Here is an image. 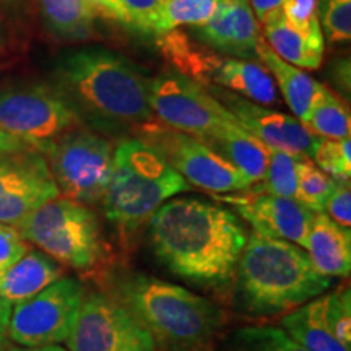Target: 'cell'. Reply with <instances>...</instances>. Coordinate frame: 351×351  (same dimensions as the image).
<instances>
[{
    "mask_svg": "<svg viewBox=\"0 0 351 351\" xmlns=\"http://www.w3.org/2000/svg\"><path fill=\"white\" fill-rule=\"evenodd\" d=\"M147 238L153 257L171 275L226 298L249 231L225 205L176 195L148 219Z\"/></svg>",
    "mask_w": 351,
    "mask_h": 351,
    "instance_id": "obj_1",
    "label": "cell"
},
{
    "mask_svg": "<svg viewBox=\"0 0 351 351\" xmlns=\"http://www.w3.org/2000/svg\"><path fill=\"white\" fill-rule=\"evenodd\" d=\"M150 80L127 57L98 46L69 52L54 69L56 90L83 125L104 137L155 119Z\"/></svg>",
    "mask_w": 351,
    "mask_h": 351,
    "instance_id": "obj_2",
    "label": "cell"
},
{
    "mask_svg": "<svg viewBox=\"0 0 351 351\" xmlns=\"http://www.w3.org/2000/svg\"><path fill=\"white\" fill-rule=\"evenodd\" d=\"M104 287L142 320L158 351H215L226 327V311L218 302L143 271L111 270Z\"/></svg>",
    "mask_w": 351,
    "mask_h": 351,
    "instance_id": "obj_3",
    "label": "cell"
},
{
    "mask_svg": "<svg viewBox=\"0 0 351 351\" xmlns=\"http://www.w3.org/2000/svg\"><path fill=\"white\" fill-rule=\"evenodd\" d=\"M332 287L333 278L320 275L300 245L252 231L228 298L241 317L265 320L283 317Z\"/></svg>",
    "mask_w": 351,
    "mask_h": 351,
    "instance_id": "obj_4",
    "label": "cell"
},
{
    "mask_svg": "<svg viewBox=\"0 0 351 351\" xmlns=\"http://www.w3.org/2000/svg\"><path fill=\"white\" fill-rule=\"evenodd\" d=\"M191 191V184L152 147L137 137H124L114 148L111 179L101 204L122 249H130L165 202Z\"/></svg>",
    "mask_w": 351,
    "mask_h": 351,
    "instance_id": "obj_5",
    "label": "cell"
},
{
    "mask_svg": "<svg viewBox=\"0 0 351 351\" xmlns=\"http://www.w3.org/2000/svg\"><path fill=\"white\" fill-rule=\"evenodd\" d=\"M29 245L69 269L91 274L106 261L104 241L98 215L88 205L65 197H56L29 213L16 226Z\"/></svg>",
    "mask_w": 351,
    "mask_h": 351,
    "instance_id": "obj_6",
    "label": "cell"
},
{
    "mask_svg": "<svg viewBox=\"0 0 351 351\" xmlns=\"http://www.w3.org/2000/svg\"><path fill=\"white\" fill-rule=\"evenodd\" d=\"M60 197L98 205L112 173L114 147L98 132L78 125L60 135L43 152Z\"/></svg>",
    "mask_w": 351,
    "mask_h": 351,
    "instance_id": "obj_7",
    "label": "cell"
},
{
    "mask_svg": "<svg viewBox=\"0 0 351 351\" xmlns=\"http://www.w3.org/2000/svg\"><path fill=\"white\" fill-rule=\"evenodd\" d=\"M134 137L152 147L192 187L204 189L212 194H234L252 187L244 174L208 145L192 135L171 129L163 122L155 119L145 122L135 130Z\"/></svg>",
    "mask_w": 351,
    "mask_h": 351,
    "instance_id": "obj_8",
    "label": "cell"
},
{
    "mask_svg": "<svg viewBox=\"0 0 351 351\" xmlns=\"http://www.w3.org/2000/svg\"><path fill=\"white\" fill-rule=\"evenodd\" d=\"M78 125L83 124L54 86L0 90V129L26 147L43 153L60 135Z\"/></svg>",
    "mask_w": 351,
    "mask_h": 351,
    "instance_id": "obj_9",
    "label": "cell"
},
{
    "mask_svg": "<svg viewBox=\"0 0 351 351\" xmlns=\"http://www.w3.org/2000/svg\"><path fill=\"white\" fill-rule=\"evenodd\" d=\"M64 343L69 351H158L142 320L106 291L85 293Z\"/></svg>",
    "mask_w": 351,
    "mask_h": 351,
    "instance_id": "obj_10",
    "label": "cell"
},
{
    "mask_svg": "<svg viewBox=\"0 0 351 351\" xmlns=\"http://www.w3.org/2000/svg\"><path fill=\"white\" fill-rule=\"evenodd\" d=\"M150 106L165 125L202 142L238 122L204 86L178 70H165L152 78Z\"/></svg>",
    "mask_w": 351,
    "mask_h": 351,
    "instance_id": "obj_11",
    "label": "cell"
},
{
    "mask_svg": "<svg viewBox=\"0 0 351 351\" xmlns=\"http://www.w3.org/2000/svg\"><path fill=\"white\" fill-rule=\"evenodd\" d=\"M86 289L73 276H60L29 300L13 306L8 340L25 348L64 343Z\"/></svg>",
    "mask_w": 351,
    "mask_h": 351,
    "instance_id": "obj_12",
    "label": "cell"
},
{
    "mask_svg": "<svg viewBox=\"0 0 351 351\" xmlns=\"http://www.w3.org/2000/svg\"><path fill=\"white\" fill-rule=\"evenodd\" d=\"M59 191L46 158L34 148L0 153V223L19 226Z\"/></svg>",
    "mask_w": 351,
    "mask_h": 351,
    "instance_id": "obj_13",
    "label": "cell"
},
{
    "mask_svg": "<svg viewBox=\"0 0 351 351\" xmlns=\"http://www.w3.org/2000/svg\"><path fill=\"white\" fill-rule=\"evenodd\" d=\"M217 199L234 208L239 218L252 226L254 232L267 238L283 239L306 247L307 231L314 212L296 199L274 195L258 186L234 194H217Z\"/></svg>",
    "mask_w": 351,
    "mask_h": 351,
    "instance_id": "obj_14",
    "label": "cell"
},
{
    "mask_svg": "<svg viewBox=\"0 0 351 351\" xmlns=\"http://www.w3.org/2000/svg\"><path fill=\"white\" fill-rule=\"evenodd\" d=\"M205 90L218 103H221L245 130L251 132L254 137L265 143L267 147L280 148V150L296 153L306 158L314 156L315 148L320 143V137L314 135L295 116L271 111L267 106L252 103L243 96L221 90V88L207 86Z\"/></svg>",
    "mask_w": 351,
    "mask_h": 351,
    "instance_id": "obj_15",
    "label": "cell"
},
{
    "mask_svg": "<svg viewBox=\"0 0 351 351\" xmlns=\"http://www.w3.org/2000/svg\"><path fill=\"white\" fill-rule=\"evenodd\" d=\"M192 33L197 41L219 54L257 59L256 47L262 34L249 0H219L212 19L199 28H192Z\"/></svg>",
    "mask_w": 351,
    "mask_h": 351,
    "instance_id": "obj_16",
    "label": "cell"
},
{
    "mask_svg": "<svg viewBox=\"0 0 351 351\" xmlns=\"http://www.w3.org/2000/svg\"><path fill=\"white\" fill-rule=\"evenodd\" d=\"M304 251L314 269L328 278H346L351 270V231L324 212L313 215Z\"/></svg>",
    "mask_w": 351,
    "mask_h": 351,
    "instance_id": "obj_17",
    "label": "cell"
},
{
    "mask_svg": "<svg viewBox=\"0 0 351 351\" xmlns=\"http://www.w3.org/2000/svg\"><path fill=\"white\" fill-rule=\"evenodd\" d=\"M64 271L65 267L54 258L39 249L29 247L19 262L0 276V298L12 306L19 304L64 276Z\"/></svg>",
    "mask_w": 351,
    "mask_h": 351,
    "instance_id": "obj_18",
    "label": "cell"
},
{
    "mask_svg": "<svg viewBox=\"0 0 351 351\" xmlns=\"http://www.w3.org/2000/svg\"><path fill=\"white\" fill-rule=\"evenodd\" d=\"M256 54L258 62L265 65L267 70L270 72L275 85L280 86V91H282L283 98L287 101L289 109H291V112L295 114L298 121L304 124L307 114H309L315 98H317L320 90H322V83L307 75L302 69H298L295 65L280 59L270 49L269 44L263 41V38L258 39Z\"/></svg>",
    "mask_w": 351,
    "mask_h": 351,
    "instance_id": "obj_19",
    "label": "cell"
},
{
    "mask_svg": "<svg viewBox=\"0 0 351 351\" xmlns=\"http://www.w3.org/2000/svg\"><path fill=\"white\" fill-rule=\"evenodd\" d=\"M204 143L225 158L241 174H244L252 186L262 182L269 166L270 150L239 122L225 127L219 134Z\"/></svg>",
    "mask_w": 351,
    "mask_h": 351,
    "instance_id": "obj_20",
    "label": "cell"
},
{
    "mask_svg": "<svg viewBox=\"0 0 351 351\" xmlns=\"http://www.w3.org/2000/svg\"><path fill=\"white\" fill-rule=\"evenodd\" d=\"M38 8L47 33L67 43L93 36L99 16L93 0H38Z\"/></svg>",
    "mask_w": 351,
    "mask_h": 351,
    "instance_id": "obj_21",
    "label": "cell"
},
{
    "mask_svg": "<svg viewBox=\"0 0 351 351\" xmlns=\"http://www.w3.org/2000/svg\"><path fill=\"white\" fill-rule=\"evenodd\" d=\"M324 295L285 314L280 320V327L306 351H351L335 339L328 327Z\"/></svg>",
    "mask_w": 351,
    "mask_h": 351,
    "instance_id": "obj_22",
    "label": "cell"
},
{
    "mask_svg": "<svg viewBox=\"0 0 351 351\" xmlns=\"http://www.w3.org/2000/svg\"><path fill=\"white\" fill-rule=\"evenodd\" d=\"M262 38L285 62L298 69L315 70L324 59V44H317L301 34L285 20L283 15L262 25Z\"/></svg>",
    "mask_w": 351,
    "mask_h": 351,
    "instance_id": "obj_23",
    "label": "cell"
},
{
    "mask_svg": "<svg viewBox=\"0 0 351 351\" xmlns=\"http://www.w3.org/2000/svg\"><path fill=\"white\" fill-rule=\"evenodd\" d=\"M304 125L320 138H350L351 119L348 106L339 95L324 85L307 114Z\"/></svg>",
    "mask_w": 351,
    "mask_h": 351,
    "instance_id": "obj_24",
    "label": "cell"
},
{
    "mask_svg": "<svg viewBox=\"0 0 351 351\" xmlns=\"http://www.w3.org/2000/svg\"><path fill=\"white\" fill-rule=\"evenodd\" d=\"M219 351H306L282 327L244 326L223 339Z\"/></svg>",
    "mask_w": 351,
    "mask_h": 351,
    "instance_id": "obj_25",
    "label": "cell"
},
{
    "mask_svg": "<svg viewBox=\"0 0 351 351\" xmlns=\"http://www.w3.org/2000/svg\"><path fill=\"white\" fill-rule=\"evenodd\" d=\"M117 23L143 36H161L163 0H117Z\"/></svg>",
    "mask_w": 351,
    "mask_h": 351,
    "instance_id": "obj_26",
    "label": "cell"
},
{
    "mask_svg": "<svg viewBox=\"0 0 351 351\" xmlns=\"http://www.w3.org/2000/svg\"><path fill=\"white\" fill-rule=\"evenodd\" d=\"M269 166H267L261 187L269 194L295 199L298 169H300V163L304 156L287 150H280V148L269 147Z\"/></svg>",
    "mask_w": 351,
    "mask_h": 351,
    "instance_id": "obj_27",
    "label": "cell"
},
{
    "mask_svg": "<svg viewBox=\"0 0 351 351\" xmlns=\"http://www.w3.org/2000/svg\"><path fill=\"white\" fill-rule=\"evenodd\" d=\"M337 181L324 173L311 158H302L298 169V186L295 199L307 210L324 212L326 202L335 189Z\"/></svg>",
    "mask_w": 351,
    "mask_h": 351,
    "instance_id": "obj_28",
    "label": "cell"
},
{
    "mask_svg": "<svg viewBox=\"0 0 351 351\" xmlns=\"http://www.w3.org/2000/svg\"><path fill=\"white\" fill-rule=\"evenodd\" d=\"M218 3L219 0H163V34L181 26L205 25L215 15Z\"/></svg>",
    "mask_w": 351,
    "mask_h": 351,
    "instance_id": "obj_29",
    "label": "cell"
},
{
    "mask_svg": "<svg viewBox=\"0 0 351 351\" xmlns=\"http://www.w3.org/2000/svg\"><path fill=\"white\" fill-rule=\"evenodd\" d=\"M326 320L335 339L351 350V289L340 287L324 295Z\"/></svg>",
    "mask_w": 351,
    "mask_h": 351,
    "instance_id": "obj_30",
    "label": "cell"
},
{
    "mask_svg": "<svg viewBox=\"0 0 351 351\" xmlns=\"http://www.w3.org/2000/svg\"><path fill=\"white\" fill-rule=\"evenodd\" d=\"M324 173L335 181H350L351 176V142L350 138H320L314 156L311 158Z\"/></svg>",
    "mask_w": 351,
    "mask_h": 351,
    "instance_id": "obj_31",
    "label": "cell"
},
{
    "mask_svg": "<svg viewBox=\"0 0 351 351\" xmlns=\"http://www.w3.org/2000/svg\"><path fill=\"white\" fill-rule=\"evenodd\" d=\"M319 21L324 39L332 44L351 39V0H319Z\"/></svg>",
    "mask_w": 351,
    "mask_h": 351,
    "instance_id": "obj_32",
    "label": "cell"
},
{
    "mask_svg": "<svg viewBox=\"0 0 351 351\" xmlns=\"http://www.w3.org/2000/svg\"><path fill=\"white\" fill-rule=\"evenodd\" d=\"M282 15L293 28L311 41L324 44L319 21V0H285Z\"/></svg>",
    "mask_w": 351,
    "mask_h": 351,
    "instance_id": "obj_33",
    "label": "cell"
},
{
    "mask_svg": "<svg viewBox=\"0 0 351 351\" xmlns=\"http://www.w3.org/2000/svg\"><path fill=\"white\" fill-rule=\"evenodd\" d=\"M29 247L32 245L21 238L16 226L0 223V276L5 274L13 263L19 262Z\"/></svg>",
    "mask_w": 351,
    "mask_h": 351,
    "instance_id": "obj_34",
    "label": "cell"
},
{
    "mask_svg": "<svg viewBox=\"0 0 351 351\" xmlns=\"http://www.w3.org/2000/svg\"><path fill=\"white\" fill-rule=\"evenodd\" d=\"M324 213L332 218L337 225L351 226V189L350 181H337L335 189L326 202Z\"/></svg>",
    "mask_w": 351,
    "mask_h": 351,
    "instance_id": "obj_35",
    "label": "cell"
},
{
    "mask_svg": "<svg viewBox=\"0 0 351 351\" xmlns=\"http://www.w3.org/2000/svg\"><path fill=\"white\" fill-rule=\"evenodd\" d=\"M251 8L261 25L282 15L285 0H249Z\"/></svg>",
    "mask_w": 351,
    "mask_h": 351,
    "instance_id": "obj_36",
    "label": "cell"
},
{
    "mask_svg": "<svg viewBox=\"0 0 351 351\" xmlns=\"http://www.w3.org/2000/svg\"><path fill=\"white\" fill-rule=\"evenodd\" d=\"M13 306L3 298H0V351L7 350L8 324H10Z\"/></svg>",
    "mask_w": 351,
    "mask_h": 351,
    "instance_id": "obj_37",
    "label": "cell"
},
{
    "mask_svg": "<svg viewBox=\"0 0 351 351\" xmlns=\"http://www.w3.org/2000/svg\"><path fill=\"white\" fill-rule=\"evenodd\" d=\"M337 69L339 72H333V78H335V83L341 88V91H346L350 93V62L348 60H340L337 62Z\"/></svg>",
    "mask_w": 351,
    "mask_h": 351,
    "instance_id": "obj_38",
    "label": "cell"
},
{
    "mask_svg": "<svg viewBox=\"0 0 351 351\" xmlns=\"http://www.w3.org/2000/svg\"><path fill=\"white\" fill-rule=\"evenodd\" d=\"M99 16L117 21V0H93Z\"/></svg>",
    "mask_w": 351,
    "mask_h": 351,
    "instance_id": "obj_39",
    "label": "cell"
},
{
    "mask_svg": "<svg viewBox=\"0 0 351 351\" xmlns=\"http://www.w3.org/2000/svg\"><path fill=\"white\" fill-rule=\"evenodd\" d=\"M21 148H29V147H26L25 143L20 142V140L13 138L12 135L5 134V132L0 129V153L21 150Z\"/></svg>",
    "mask_w": 351,
    "mask_h": 351,
    "instance_id": "obj_40",
    "label": "cell"
},
{
    "mask_svg": "<svg viewBox=\"0 0 351 351\" xmlns=\"http://www.w3.org/2000/svg\"><path fill=\"white\" fill-rule=\"evenodd\" d=\"M5 351H69L67 348L60 345H44V346H34V348H25V346H8Z\"/></svg>",
    "mask_w": 351,
    "mask_h": 351,
    "instance_id": "obj_41",
    "label": "cell"
},
{
    "mask_svg": "<svg viewBox=\"0 0 351 351\" xmlns=\"http://www.w3.org/2000/svg\"><path fill=\"white\" fill-rule=\"evenodd\" d=\"M3 44V33H2V25H0V46Z\"/></svg>",
    "mask_w": 351,
    "mask_h": 351,
    "instance_id": "obj_42",
    "label": "cell"
},
{
    "mask_svg": "<svg viewBox=\"0 0 351 351\" xmlns=\"http://www.w3.org/2000/svg\"><path fill=\"white\" fill-rule=\"evenodd\" d=\"M3 2H7V3H16V2H20V0H3Z\"/></svg>",
    "mask_w": 351,
    "mask_h": 351,
    "instance_id": "obj_43",
    "label": "cell"
}]
</instances>
